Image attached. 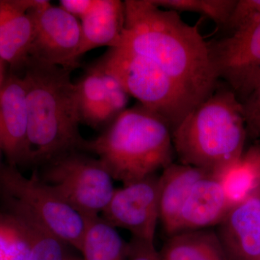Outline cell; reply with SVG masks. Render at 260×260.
<instances>
[{
  "label": "cell",
  "instance_id": "6da1fadb",
  "mask_svg": "<svg viewBox=\"0 0 260 260\" xmlns=\"http://www.w3.org/2000/svg\"><path fill=\"white\" fill-rule=\"evenodd\" d=\"M125 23L119 47L145 56L184 92L193 107L218 86L209 46L179 13L152 0H125Z\"/></svg>",
  "mask_w": 260,
  "mask_h": 260
},
{
  "label": "cell",
  "instance_id": "7a4b0ae2",
  "mask_svg": "<svg viewBox=\"0 0 260 260\" xmlns=\"http://www.w3.org/2000/svg\"><path fill=\"white\" fill-rule=\"evenodd\" d=\"M23 68L30 162L45 164L64 154L86 150L88 141L79 131L81 122L72 70L31 58Z\"/></svg>",
  "mask_w": 260,
  "mask_h": 260
},
{
  "label": "cell",
  "instance_id": "3957f363",
  "mask_svg": "<svg viewBox=\"0 0 260 260\" xmlns=\"http://www.w3.org/2000/svg\"><path fill=\"white\" fill-rule=\"evenodd\" d=\"M246 138L242 102L232 89L218 86L172 132L180 164L216 177L241 158Z\"/></svg>",
  "mask_w": 260,
  "mask_h": 260
},
{
  "label": "cell",
  "instance_id": "277c9868",
  "mask_svg": "<svg viewBox=\"0 0 260 260\" xmlns=\"http://www.w3.org/2000/svg\"><path fill=\"white\" fill-rule=\"evenodd\" d=\"M86 150L95 153L113 179L127 184L173 164L172 132L161 116L140 104L116 116Z\"/></svg>",
  "mask_w": 260,
  "mask_h": 260
},
{
  "label": "cell",
  "instance_id": "5b68a950",
  "mask_svg": "<svg viewBox=\"0 0 260 260\" xmlns=\"http://www.w3.org/2000/svg\"><path fill=\"white\" fill-rule=\"evenodd\" d=\"M96 64L115 77L129 96L161 116L172 132L194 109L177 84L145 56L124 47L109 48Z\"/></svg>",
  "mask_w": 260,
  "mask_h": 260
},
{
  "label": "cell",
  "instance_id": "8992f818",
  "mask_svg": "<svg viewBox=\"0 0 260 260\" xmlns=\"http://www.w3.org/2000/svg\"><path fill=\"white\" fill-rule=\"evenodd\" d=\"M0 202L4 210L28 213L68 245L81 250L90 218L43 182L37 172L27 177L13 166L0 167Z\"/></svg>",
  "mask_w": 260,
  "mask_h": 260
},
{
  "label": "cell",
  "instance_id": "52a82bcc",
  "mask_svg": "<svg viewBox=\"0 0 260 260\" xmlns=\"http://www.w3.org/2000/svg\"><path fill=\"white\" fill-rule=\"evenodd\" d=\"M44 165L39 179L88 218L99 216L115 191L114 179L99 158L72 152Z\"/></svg>",
  "mask_w": 260,
  "mask_h": 260
},
{
  "label": "cell",
  "instance_id": "ba28073f",
  "mask_svg": "<svg viewBox=\"0 0 260 260\" xmlns=\"http://www.w3.org/2000/svg\"><path fill=\"white\" fill-rule=\"evenodd\" d=\"M30 13L35 34L29 58L75 69L81 44L80 20L47 0H32Z\"/></svg>",
  "mask_w": 260,
  "mask_h": 260
},
{
  "label": "cell",
  "instance_id": "9c48e42d",
  "mask_svg": "<svg viewBox=\"0 0 260 260\" xmlns=\"http://www.w3.org/2000/svg\"><path fill=\"white\" fill-rule=\"evenodd\" d=\"M208 46L218 80H225L242 102L260 82V22Z\"/></svg>",
  "mask_w": 260,
  "mask_h": 260
},
{
  "label": "cell",
  "instance_id": "30bf717a",
  "mask_svg": "<svg viewBox=\"0 0 260 260\" xmlns=\"http://www.w3.org/2000/svg\"><path fill=\"white\" fill-rule=\"evenodd\" d=\"M156 174L115 189L102 218L113 226L129 231L133 238L154 242L159 220Z\"/></svg>",
  "mask_w": 260,
  "mask_h": 260
},
{
  "label": "cell",
  "instance_id": "8fae6325",
  "mask_svg": "<svg viewBox=\"0 0 260 260\" xmlns=\"http://www.w3.org/2000/svg\"><path fill=\"white\" fill-rule=\"evenodd\" d=\"M0 148L10 166L30 162L26 92L22 77H7L0 89Z\"/></svg>",
  "mask_w": 260,
  "mask_h": 260
},
{
  "label": "cell",
  "instance_id": "7c38bea8",
  "mask_svg": "<svg viewBox=\"0 0 260 260\" xmlns=\"http://www.w3.org/2000/svg\"><path fill=\"white\" fill-rule=\"evenodd\" d=\"M215 232L228 260H260V188L233 205Z\"/></svg>",
  "mask_w": 260,
  "mask_h": 260
},
{
  "label": "cell",
  "instance_id": "4fadbf2b",
  "mask_svg": "<svg viewBox=\"0 0 260 260\" xmlns=\"http://www.w3.org/2000/svg\"><path fill=\"white\" fill-rule=\"evenodd\" d=\"M32 2L0 0V58L13 68H24L30 57L35 34Z\"/></svg>",
  "mask_w": 260,
  "mask_h": 260
},
{
  "label": "cell",
  "instance_id": "5bb4252c",
  "mask_svg": "<svg viewBox=\"0 0 260 260\" xmlns=\"http://www.w3.org/2000/svg\"><path fill=\"white\" fill-rule=\"evenodd\" d=\"M231 207L220 179L213 174L207 175L195 183L186 198L176 234L218 225Z\"/></svg>",
  "mask_w": 260,
  "mask_h": 260
},
{
  "label": "cell",
  "instance_id": "9a60e30c",
  "mask_svg": "<svg viewBox=\"0 0 260 260\" xmlns=\"http://www.w3.org/2000/svg\"><path fill=\"white\" fill-rule=\"evenodd\" d=\"M209 174L199 168L174 162L162 170L158 179L159 220L169 237L177 233L181 210L193 186Z\"/></svg>",
  "mask_w": 260,
  "mask_h": 260
},
{
  "label": "cell",
  "instance_id": "2e32d148",
  "mask_svg": "<svg viewBox=\"0 0 260 260\" xmlns=\"http://www.w3.org/2000/svg\"><path fill=\"white\" fill-rule=\"evenodd\" d=\"M80 21L81 44L78 58L95 48L119 47L125 23L124 3L120 0H96Z\"/></svg>",
  "mask_w": 260,
  "mask_h": 260
},
{
  "label": "cell",
  "instance_id": "e0dca14e",
  "mask_svg": "<svg viewBox=\"0 0 260 260\" xmlns=\"http://www.w3.org/2000/svg\"><path fill=\"white\" fill-rule=\"evenodd\" d=\"M160 254L162 260H228L216 232L208 229L171 236Z\"/></svg>",
  "mask_w": 260,
  "mask_h": 260
},
{
  "label": "cell",
  "instance_id": "ac0fdd59",
  "mask_svg": "<svg viewBox=\"0 0 260 260\" xmlns=\"http://www.w3.org/2000/svg\"><path fill=\"white\" fill-rule=\"evenodd\" d=\"M76 87L80 122L95 129L107 127L115 118L108 104L99 68L95 64L89 68Z\"/></svg>",
  "mask_w": 260,
  "mask_h": 260
},
{
  "label": "cell",
  "instance_id": "d6986e66",
  "mask_svg": "<svg viewBox=\"0 0 260 260\" xmlns=\"http://www.w3.org/2000/svg\"><path fill=\"white\" fill-rule=\"evenodd\" d=\"M218 177L232 206L250 196L260 188V145L244 151L237 162Z\"/></svg>",
  "mask_w": 260,
  "mask_h": 260
},
{
  "label": "cell",
  "instance_id": "ffe728a7",
  "mask_svg": "<svg viewBox=\"0 0 260 260\" xmlns=\"http://www.w3.org/2000/svg\"><path fill=\"white\" fill-rule=\"evenodd\" d=\"M80 251L85 260H126L127 243L99 215L89 219Z\"/></svg>",
  "mask_w": 260,
  "mask_h": 260
},
{
  "label": "cell",
  "instance_id": "44dd1931",
  "mask_svg": "<svg viewBox=\"0 0 260 260\" xmlns=\"http://www.w3.org/2000/svg\"><path fill=\"white\" fill-rule=\"evenodd\" d=\"M18 218L26 229L30 241L28 260H65L68 245L54 233L28 213L18 210H3Z\"/></svg>",
  "mask_w": 260,
  "mask_h": 260
},
{
  "label": "cell",
  "instance_id": "7402d4cb",
  "mask_svg": "<svg viewBox=\"0 0 260 260\" xmlns=\"http://www.w3.org/2000/svg\"><path fill=\"white\" fill-rule=\"evenodd\" d=\"M30 241L23 223L11 214L0 212V260H28Z\"/></svg>",
  "mask_w": 260,
  "mask_h": 260
},
{
  "label": "cell",
  "instance_id": "603a6c76",
  "mask_svg": "<svg viewBox=\"0 0 260 260\" xmlns=\"http://www.w3.org/2000/svg\"><path fill=\"white\" fill-rule=\"evenodd\" d=\"M162 9L192 12L204 15L217 25L225 27L237 0H152Z\"/></svg>",
  "mask_w": 260,
  "mask_h": 260
},
{
  "label": "cell",
  "instance_id": "cb8c5ba5",
  "mask_svg": "<svg viewBox=\"0 0 260 260\" xmlns=\"http://www.w3.org/2000/svg\"><path fill=\"white\" fill-rule=\"evenodd\" d=\"M260 22V0H237L225 28L230 35L240 34Z\"/></svg>",
  "mask_w": 260,
  "mask_h": 260
},
{
  "label": "cell",
  "instance_id": "d4e9b609",
  "mask_svg": "<svg viewBox=\"0 0 260 260\" xmlns=\"http://www.w3.org/2000/svg\"><path fill=\"white\" fill-rule=\"evenodd\" d=\"M95 66L100 70L103 83L105 88L108 104L114 118L127 109L129 95L123 88L119 80L110 73L102 69L95 63Z\"/></svg>",
  "mask_w": 260,
  "mask_h": 260
},
{
  "label": "cell",
  "instance_id": "484cf974",
  "mask_svg": "<svg viewBox=\"0 0 260 260\" xmlns=\"http://www.w3.org/2000/svg\"><path fill=\"white\" fill-rule=\"evenodd\" d=\"M242 104L247 138L260 139V82Z\"/></svg>",
  "mask_w": 260,
  "mask_h": 260
},
{
  "label": "cell",
  "instance_id": "4316f807",
  "mask_svg": "<svg viewBox=\"0 0 260 260\" xmlns=\"http://www.w3.org/2000/svg\"><path fill=\"white\" fill-rule=\"evenodd\" d=\"M126 260H162L154 242L132 238L127 243Z\"/></svg>",
  "mask_w": 260,
  "mask_h": 260
},
{
  "label": "cell",
  "instance_id": "83f0119b",
  "mask_svg": "<svg viewBox=\"0 0 260 260\" xmlns=\"http://www.w3.org/2000/svg\"><path fill=\"white\" fill-rule=\"evenodd\" d=\"M96 0H61L59 7L78 20H81L95 5Z\"/></svg>",
  "mask_w": 260,
  "mask_h": 260
},
{
  "label": "cell",
  "instance_id": "f1b7e54d",
  "mask_svg": "<svg viewBox=\"0 0 260 260\" xmlns=\"http://www.w3.org/2000/svg\"><path fill=\"white\" fill-rule=\"evenodd\" d=\"M5 61L0 58V89L4 85L5 80L7 78V77L5 76Z\"/></svg>",
  "mask_w": 260,
  "mask_h": 260
}]
</instances>
